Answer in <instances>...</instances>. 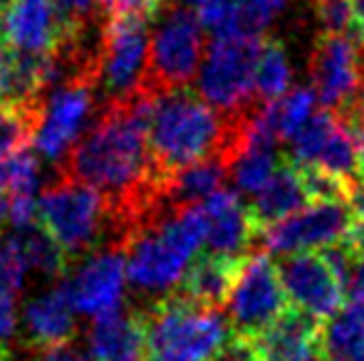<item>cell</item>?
Wrapping results in <instances>:
<instances>
[{"label": "cell", "mask_w": 364, "mask_h": 361, "mask_svg": "<svg viewBox=\"0 0 364 361\" xmlns=\"http://www.w3.org/2000/svg\"><path fill=\"white\" fill-rule=\"evenodd\" d=\"M228 169L230 161L223 154L176 169L161 181L159 198L166 208L198 206L223 188L225 179H228Z\"/></svg>", "instance_id": "cell-18"}, {"label": "cell", "mask_w": 364, "mask_h": 361, "mask_svg": "<svg viewBox=\"0 0 364 361\" xmlns=\"http://www.w3.org/2000/svg\"><path fill=\"white\" fill-rule=\"evenodd\" d=\"M300 169V179L305 186L307 201H347L350 196V186L342 179L327 174V171L317 169V166H297Z\"/></svg>", "instance_id": "cell-31"}, {"label": "cell", "mask_w": 364, "mask_h": 361, "mask_svg": "<svg viewBox=\"0 0 364 361\" xmlns=\"http://www.w3.org/2000/svg\"><path fill=\"white\" fill-rule=\"evenodd\" d=\"M77 332L75 307L65 284L33 297L23 309V339L30 349H50L70 344Z\"/></svg>", "instance_id": "cell-16"}, {"label": "cell", "mask_w": 364, "mask_h": 361, "mask_svg": "<svg viewBox=\"0 0 364 361\" xmlns=\"http://www.w3.org/2000/svg\"><path fill=\"white\" fill-rule=\"evenodd\" d=\"M119 243L132 287L144 297H171L206 245V218L201 206L161 208L134 223Z\"/></svg>", "instance_id": "cell-2"}, {"label": "cell", "mask_w": 364, "mask_h": 361, "mask_svg": "<svg viewBox=\"0 0 364 361\" xmlns=\"http://www.w3.org/2000/svg\"><path fill=\"white\" fill-rule=\"evenodd\" d=\"M347 248L355 252L357 260H364V221H355L345 238Z\"/></svg>", "instance_id": "cell-40"}, {"label": "cell", "mask_w": 364, "mask_h": 361, "mask_svg": "<svg viewBox=\"0 0 364 361\" xmlns=\"http://www.w3.org/2000/svg\"><path fill=\"white\" fill-rule=\"evenodd\" d=\"M38 198L35 193H15L10 196V216L8 223L13 231H28V228L38 226Z\"/></svg>", "instance_id": "cell-35"}, {"label": "cell", "mask_w": 364, "mask_h": 361, "mask_svg": "<svg viewBox=\"0 0 364 361\" xmlns=\"http://www.w3.org/2000/svg\"><path fill=\"white\" fill-rule=\"evenodd\" d=\"M38 218L70 262L95 250L107 228L114 231L109 201L97 188L68 176L40 196Z\"/></svg>", "instance_id": "cell-4"}, {"label": "cell", "mask_w": 364, "mask_h": 361, "mask_svg": "<svg viewBox=\"0 0 364 361\" xmlns=\"http://www.w3.org/2000/svg\"><path fill=\"white\" fill-rule=\"evenodd\" d=\"M355 223L347 201H317L302 206L285 221L260 231L263 252L268 255H297V252H315L342 243Z\"/></svg>", "instance_id": "cell-10"}, {"label": "cell", "mask_w": 364, "mask_h": 361, "mask_svg": "<svg viewBox=\"0 0 364 361\" xmlns=\"http://www.w3.org/2000/svg\"><path fill=\"white\" fill-rule=\"evenodd\" d=\"M10 243L18 250L20 260L28 270H38L45 277H60L68 270L70 260L63 248L45 233V228L33 226L28 231H18L10 235Z\"/></svg>", "instance_id": "cell-23"}, {"label": "cell", "mask_w": 364, "mask_h": 361, "mask_svg": "<svg viewBox=\"0 0 364 361\" xmlns=\"http://www.w3.org/2000/svg\"><path fill=\"white\" fill-rule=\"evenodd\" d=\"M25 274H28V267L20 260L10 238L0 240V289H10V292L20 294L25 284Z\"/></svg>", "instance_id": "cell-32"}, {"label": "cell", "mask_w": 364, "mask_h": 361, "mask_svg": "<svg viewBox=\"0 0 364 361\" xmlns=\"http://www.w3.org/2000/svg\"><path fill=\"white\" fill-rule=\"evenodd\" d=\"M63 23L68 25V33L95 28V10L100 8V0H53Z\"/></svg>", "instance_id": "cell-33"}, {"label": "cell", "mask_w": 364, "mask_h": 361, "mask_svg": "<svg viewBox=\"0 0 364 361\" xmlns=\"http://www.w3.org/2000/svg\"><path fill=\"white\" fill-rule=\"evenodd\" d=\"M166 0H100V8L105 10L107 18H117V15H136V18H156L161 13Z\"/></svg>", "instance_id": "cell-34"}, {"label": "cell", "mask_w": 364, "mask_h": 361, "mask_svg": "<svg viewBox=\"0 0 364 361\" xmlns=\"http://www.w3.org/2000/svg\"><path fill=\"white\" fill-rule=\"evenodd\" d=\"M315 166L327 171V174L337 176V179H342L347 186L355 181L357 171H360V151H357V144L342 116L337 121L335 131L330 134V139H327L322 154L317 156Z\"/></svg>", "instance_id": "cell-26"}, {"label": "cell", "mask_w": 364, "mask_h": 361, "mask_svg": "<svg viewBox=\"0 0 364 361\" xmlns=\"http://www.w3.org/2000/svg\"><path fill=\"white\" fill-rule=\"evenodd\" d=\"M285 8H288V0H228V35L263 38V33L285 13Z\"/></svg>", "instance_id": "cell-25"}, {"label": "cell", "mask_w": 364, "mask_h": 361, "mask_svg": "<svg viewBox=\"0 0 364 361\" xmlns=\"http://www.w3.org/2000/svg\"><path fill=\"white\" fill-rule=\"evenodd\" d=\"M40 183V166L30 151L20 149L8 159H0V191L15 196V193H35Z\"/></svg>", "instance_id": "cell-28"}, {"label": "cell", "mask_w": 364, "mask_h": 361, "mask_svg": "<svg viewBox=\"0 0 364 361\" xmlns=\"http://www.w3.org/2000/svg\"><path fill=\"white\" fill-rule=\"evenodd\" d=\"M149 40L146 18L117 15L105 20L97 52V87L105 91V104L146 91Z\"/></svg>", "instance_id": "cell-7"}, {"label": "cell", "mask_w": 364, "mask_h": 361, "mask_svg": "<svg viewBox=\"0 0 364 361\" xmlns=\"http://www.w3.org/2000/svg\"><path fill=\"white\" fill-rule=\"evenodd\" d=\"M307 203V193L300 179V169L285 156L270 181L253 196V203L248 206L250 221L255 231H265L268 226L285 221L292 213H297Z\"/></svg>", "instance_id": "cell-19"}, {"label": "cell", "mask_w": 364, "mask_h": 361, "mask_svg": "<svg viewBox=\"0 0 364 361\" xmlns=\"http://www.w3.org/2000/svg\"><path fill=\"white\" fill-rule=\"evenodd\" d=\"M350 111H357L360 116H364V65H362V84H360V91H357V101L352 104ZM347 114V111H345Z\"/></svg>", "instance_id": "cell-41"}, {"label": "cell", "mask_w": 364, "mask_h": 361, "mask_svg": "<svg viewBox=\"0 0 364 361\" xmlns=\"http://www.w3.org/2000/svg\"><path fill=\"white\" fill-rule=\"evenodd\" d=\"M355 15H357V25H360V33L364 40V0H355Z\"/></svg>", "instance_id": "cell-43"}, {"label": "cell", "mask_w": 364, "mask_h": 361, "mask_svg": "<svg viewBox=\"0 0 364 361\" xmlns=\"http://www.w3.org/2000/svg\"><path fill=\"white\" fill-rule=\"evenodd\" d=\"M245 116L228 119L188 87L156 91L149 114V146L159 174L168 176L218 154L230 161Z\"/></svg>", "instance_id": "cell-1"}, {"label": "cell", "mask_w": 364, "mask_h": 361, "mask_svg": "<svg viewBox=\"0 0 364 361\" xmlns=\"http://www.w3.org/2000/svg\"><path fill=\"white\" fill-rule=\"evenodd\" d=\"M292 82V65L290 55L280 40L265 38L263 50H260L258 67H255V96L260 104L280 99L290 91Z\"/></svg>", "instance_id": "cell-24"}, {"label": "cell", "mask_w": 364, "mask_h": 361, "mask_svg": "<svg viewBox=\"0 0 364 361\" xmlns=\"http://www.w3.org/2000/svg\"><path fill=\"white\" fill-rule=\"evenodd\" d=\"M206 218V248L213 255L243 260L250 255L253 243L258 240L253 221H250L248 206L233 191H220L198 203Z\"/></svg>", "instance_id": "cell-15"}, {"label": "cell", "mask_w": 364, "mask_h": 361, "mask_svg": "<svg viewBox=\"0 0 364 361\" xmlns=\"http://www.w3.org/2000/svg\"><path fill=\"white\" fill-rule=\"evenodd\" d=\"M35 116V111L0 101V159H8L33 139Z\"/></svg>", "instance_id": "cell-29"}, {"label": "cell", "mask_w": 364, "mask_h": 361, "mask_svg": "<svg viewBox=\"0 0 364 361\" xmlns=\"http://www.w3.org/2000/svg\"><path fill=\"white\" fill-rule=\"evenodd\" d=\"M225 307L238 339H255L290 307L278 265L270 260L268 252H250L240 260L238 277Z\"/></svg>", "instance_id": "cell-9"}, {"label": "cell", "mask_w": 364, "mask_h": 361, "mask_svg": "<svg viewBox=\"0 0 364 361\" xmlns=\"http://www.w3.org/2000/svg\"><path fill=\"white\" fill-rule=\"evenodd\" d=\"M322 361H364V302L345 299L320 324Z\"/></svg>", "instance_id": "cell-21"}, {"label": "cell", "mask_w": 364, "mask_h": 361, "mask_svg": "<svg viewBox=\"0 0 364 361\" xmlns=\"http://www.w3.org/2000/svg\"><path fill=\"white\" fill-rule=\"evenodd\" d=\"M127 282L124 248L114 240L112 245L92 252L65 287L77 314L100 319L124 307Z\"/></svg>", "instance_id": "cell-12"}, {"label": "cell", "mask_w": 364, "mask_h": 361, "mask_svg": "<svg viewBox=\"0 0 364 361\" xmlns=\"http://www.w3.org/2000/svg\"><path fill=\"white\" fill-rule=\"evenodd\" d=\"M146 361H213L235 337L220 309L171 294L141 312Z\"/></svg>", "instance_id": "cell-3"}, {"label": "cell", "mask_w": 364, "mask_h": 361, "mask_svg": "<svg viewBox=\"0 0 364 361\" xmlns=\"http://www.w3.org/2000/svg\"><path fill=\"white\" fill-rule=\"evenodd\" d=\"M312 8H315V15L322 25V33L347 35L364 48L355 15V0H312Z\"/></svg>", "instance_id": "cell-30"}, {"label": "cell", "mask_w": 364, "mask_h": 361, "mask_svg": "<svg viewBox=\"0 0 364 361\" xmlns=\"http://www.w3.org/2000/svg\"><path fill=\"white\" fill-rule=\"evenodd\" d=\"M278 274L292 307L302 309L317 322L337 312L345 304V284L330 270L317 252H297L278 262Z\"/></svg>", "instance_id": "cell-13"}, {"label": "cell", "mask_w": 364, "mask_h": 361, "mask_svg": "<svg viewBox=\"0 0 364 361\" xmlns=\"http://www.w3.org/2000/svg\"><path fill=\"white\" fill-rule=\"evenodd\" d=\"M213 361H260V357L253 352L250 342L233 337V339L228 342V347H225L223 352H220Z\"/></svg>", "instance_id": "cell-36"}, {"label": "cell", "mask_w": 364, "mask_h": 361, "mask_svg": "<svg viewBox=\"0 0 364 361\" xmlns=\"http://www.w3.org/2000/svg\"><path fill=\"white\" fill-rule=\"evenodd\" d=\"M0 28L5 48L20 55H50L68 35L53 0H10Z\"/></svg>", "instance_id": "cell-14"}, {"label": "cell", "mask_w": 364, "mask_h": 361, "mask_svg": "<svg viewBox=\"0 0 364 361\" xmlns=\"http://www.w3.org/2000/svg\"><path fill=\"white\" fill-rule=\"evenodd\" d=\"M10 5V0H0V10H5Z\"/></svg>", "instance_id": "cell-45"}, {"label": "cell", "mask_w": 364, "mask_h": 361, "mask_svg": "<svg viewBox=\"0 0 364 361\" xmlns=\"http://www.w3.org/2000/svg\"><path fill=\"white\" fill-rule=\"evenodd\" d=\"M364 48L347 35L320 33L310 52V87L317 101L335 114H345L357 101L362 84Z\"/></svg>", "instance_id": "cell-11"}, {"label": "cell", "mask_w": 364, "mask_h": 361, "mask_svg": "<svg viewBox=\"0 0 364 361\" xmlns=\"http://www.w3.org/2000/svg\"><path fill=\"white\" fill-rule=\"evenodd\" d=\"M8 216H10V196L0 191V226L8 223Z\"/></svg>", "instance_id": "cell-42"}, {"label": "cell", "mask_w": 364, "mask_h": 361, "mask_svg": "<svg viewBox=\"0 0 364 361\" xmlns=\"http://www.w3.org/2000/svg\"><path fill=\"white\" fill-rule=\"evenodd\" d=\"M92 361H146V327L136 309H117L95 319L87 334Z\"/></svg>", "instance_id": "cell-17"}, {"label": "cell", "mask_w": 364, "mask_h": 361, "mask_svg": "<svg viewBox=\"0 0 364 361\" xmlns=\"http://www.w3.org/2000/svg\"><path fill=\"white\" fill-rule=\"evenodd\" d=\"M238 267L240 260L206 252L191 262L188 272L181 279L178 294L196 304H203V307L220 309L230 297V289L238 277Z\"/></svg>", "instance_id": "cell-20"}, {"label": "cell", "mask_w": 364, "mask_h": 361, "mask_svg": "<svg viewBox=\"0 0 364 361\" xmlns=\"http://www.w3.org/2000/svg\"><path fill=\"white\" fill-rule=\"evenodd\" d=\"M355 221H364V161H360V171H357L355 181L350 183V196H347Z\"/></svg>", "instance_id": "cell-38"}, {"label": "cell", "mask_w": 364, "mask_h": 361, "mask_svg": "<svg viewBox=\"0 0 364 361\" xmlns=\"http://www.w3.org/2000/svg\"><path fill=\"white\" fill-rule=\"evenodd\" d=\"M345 294H347V299L364 302V260H357L355 267H352V274H350V279H347Z\"/></svg>", "instance_id": "cell-39"}, {"label": "cell", "mask_w": 364, "mask_h": 361, "mask_svg": "<svg viewBox=\"0 0 364 361\" xmlns=\"http://www.w3.org/2000/svg\"><path fill=\"white\" fill-rule=\"evenodd\" d=\"M5 52H8V48H5V40H3V28H0V67H3V62H5Z\"/></svg>", "instance_id": "cell-44"}, {"label": "cell", "mask_w": 364, "mask_h": 361, "mask_svg": "<svg viewBox=\"0 0 364 361\" xmlns=\"http://www.w3.org/2000/svg\"><path fill=\"white\" fill-rule=\"evenodd\" d=\"M97 82L90 77H75L48 91L35 116L33 144L45 161L60 166L73 154L77 141L87 134V124L95 116Z\"/></svg>", "instance_id": "cell-8"}, {"label": "cell", "mask_w": 364, "mask_h": 361, "mask_svg": "<svg viewBox=\"0 0 364 361\" xmlns=\"http://www.w3.org/2000/svg\"><path fill=\"white\" fill-rule=\"evenodd\" d=\"M206 55L203 25L188 5H176L171 0L156 15L151 40H149V74L146 91L188 87L198 74Z\"/></svg>", "instance_id": "cell-6"}, {"label": "cell", "mask_w": 364, "mask_h": 361, "mask_svg": "<svg viewBox=\"0 0 364 361\" xmlns=\"http://www.w3.org/2000/svg\"><path fill=\"white\" fill-rule=\"evenodd\" d=\"M265 38L228 35L213 38L198 70V94L228 119H240L260 104L255 67Z\"/></svg>", "instance_id": "cell-5"}, {"label": "cell", "mask_w": 364, "mask_h": 361, "mask_svg": "<svg viewBox=\"0 0 364 361\" xmlns=\"http://www.w3.org/2000/svg\"><path fill=\"white\" fill-rule=\"evenodd\" d=\"M337 121H340V114H335V111H330V109L315 111V114L310 116V121H307L295 134V139L290 141L288 159L295 166H315L317 156L322 154L327 139H330V134L335 131Z\"/></svg>", "instance_id": "cell-27"}, {"label": "cell", "mask_w": 364, "mask_h": 361, "mask_svg": "<svg viewBox=\"0 0 364 361\" xmlns=\"http://www.w3.org/2000/svg\"><path fill=\"white\" fill-rule=\"evenodd\" d=\"M33 361H92L82 349L73 347V344H60V347H50L38 352Z\"/></svg>", "instance_id": "cell-37"}, {"label": "cell", "mask_w": 364, "mask_h": 361, "mask_svg": "<svg viewBox=\"0 0 364 361\" xmlns=\"http://www.w3.org/2000/svg\"><path fill=\"white\" fill-rule=\"evenodd\" d=\"M317 94L310 84H300V87L290 89L288 94H283L280 99L268 101V104H258L255 116L263 124V129L273 136L278 144L295 139V134L302 126L310 121V116L315 114Z\"/></svg>", "instance_id": "cell-22"}, {"label": "cell", "mask_w": 364, "mask_h": 361, "mask_svg": "<svg viewBox=\"0 0 364 361\" xmlns=\"http://www.w3.org/2000/svg\"><path fill=\"white\" fill-rule=\"evenodd\" d=\"M166 3H171V0H166Z\"/></svg>", "instance_id": "cell-46"}]
</instances>
